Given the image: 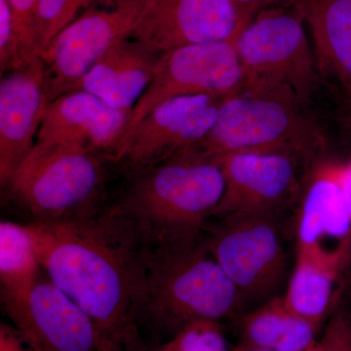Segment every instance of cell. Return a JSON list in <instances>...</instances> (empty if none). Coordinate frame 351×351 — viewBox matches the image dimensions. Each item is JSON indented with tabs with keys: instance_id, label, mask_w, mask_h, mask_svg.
I'll use <instances>...</instances> for the list:
<instances>
[{
	"instance_id": "cell-25",
	"label": "cell",
	"mask_w": 351,
	"mask_h": 351,
	"mask_svg": "<svg viewBox=\"0 0 351 351\" xmlns=\"http://www.w3.org/2000/svg\"><path fill=\"white\" fill-rule=\"evenodd\" d=\"M25 64L12 10L7 0H0V71L3 75Z\"/></svg>"
},
{
	"instance_id": "cell-21",
	"label": "cell",
	"mask_w": 351,
	"mask_h": 351,
	"mask_svg": "<svg viewBox=\"0 0 351 351\" xmlns=\"http://www.w3.org/2000/svg\"><path fill=\"white\" fill-rule=\"evenodd\" d=\"M43 274L27 225L0 223V281L2 300L25 294Z\"/></svg>"
},
{
	"instance_id": "cell-31",
	"label": "cell",
	"mask_w": 351,
	"mask_h": 351,
	"mask_svg": "<svg viewBox=\"0 0 351 351\" xmlns=\"http://www.w3.org/2000/svg\"><path fill=\"white\" fill-rule=\"evenodd\" d=\"M313 350V348H311ZM309 350V351H311ZM230 351H274L265 350V348H258V346H254L251 345H248V343H242V341H239V343H237V345H234L230 348Z\"/></svg>"
},
{
	"instance_id": "cell-1",
	"label": "cell",
	"mask_w": 351,
	"mask_h": 351,
	"mask_svg": "<svg viewBox=\"0 0 351 351\" xmlns=\"http://www.w3.org/2000/svg\"><path fill=\"white\" fill-rule=\"evenodd\" d=\"M44 274L90 316L101 339H137L136 307L149 243L114 207L27 223Z\"/></svg>"
},
{
	"instance_id": "cell-33",
	"label": "cell",
	"mask_w": 351,
	"mask_h": 351,
	"mask_svg": "<svg viewBox=\"0 0 351 351\" xmlns=\"http://www.w3.org/2000/svg\"><path fill=\"white\" fill-rule=\"evenodd\" d=\"M350 300H351V280H350Z\"/></svg>"
},
{
	"instance_id": "cell-23",
	"label": "cell",
	"mask_w": 351,
	"mask_h": 351,
	"mask_svg": "<svg viewBox=\"0 0 351 351\" xmlns=\"http://www.w3.org/2000/svg\"><path fill=\"white\" fill-rule=\"evenodd\" d=\"M161 351H230L221 322L199 320L159 346Z\"/></svg>"
},
{
	"instance_id": "cell-26",
	"label": "cell",
	"mask_w": 351,
	"mask_h": 351,
	"mask_svg": "<svg viewBox=\"0 0 351 351\" xmlns=\"http://www.w3.org/2000/svg\"><path fill=\"white\" fill-rule=\"evenodd\" d=\"M311 351H351V306L339 304Z\"/></svg>"
},
{
	"instance_id": "cell-24",
	"label": "cell",
	"mask_w": 351,
	"mask_h": 351,
	"mask_svg": "<svg viewBox=\"0 0 351 351\" xmlns=\"http://www.w3.org/2000/svg\"><path fill=\"white\" fill-rule=\"evenodd\" d=\"M12 10L21 50L25 62L29 64L38 58L36 44V9L38 0H7Z\"/></svg>"
},
{
	"instance_id": "cell-11",
	"label": "cell",
	"mask_w": 351,
	"mask_h": 351,
	"mask_svg": "<svg viewBox=\"0 0 351 351\" xmlns=\"http://www.w3.org/2000/svg\"><path fill=\"white\" fill-rule=\"evenodd\" d=\"M130 38L149 49L233 40L250 18L232 0H138Z\"/></svg>"
},
{
	"instance_id": "cell-8",
	"label": "cell",
	"mask_w": 351,
	"mask_h": 351,
	"mask_svg": "<svg viewBox=\"0 0 351 351\" xmlns=\"http://www.w3.org/2000/svg\"><path fill=\"white\" fill-rule=\"evenodd\" d=\"M138 13V0H98L55 36L40 56L49 103L75 90L112 46L130 38Z\"/></svg>"
},
{
	"instance_id": "cell-34",
	"label": "cell",
	"mask_w": 351,
	"mask_h": 351,
	"mask_svg": "<svg viewBox=\"0 0 351 351\" xmlns=\"http://www.w3.org/2000/svg\"><path fill=\"white\" fill-rule=\"evenodd\" d=\"M152 351H161V350H160V348H159V346H158V348H156V350H154Z\"/></svg>"
},
{
	"instance_id": "cell-20",
	"label": "cell",
	"mask_w": 351,
	"mask_h": 351,
	"mask_svg": "<svg viewBox=\"0 0 351 351\" xmlns=\"http://www.w3.org/2000/svg\"><path fill=\"white\" fill-rule=\"evenodd\" d=\"M240 341L274 351H309L320 328L291 311L283 297L269 300L245 314L239 325Z\"/></svg>"
},
{
	"instance_id": "cell-4",
	"label": "cell",
	"mask_w": 351,
	"mask_h": 351,
	"mask_svg": "<svg viewBox=\"0 0 351 351\" xmlns=\"http://www.w3.org/2000/svg\"><path fill=\"white\" fill-rule=\"evenodd\" d=\"M304 107L282 95L241 90L221 101L211 130L191 149L216 159L243 152L311 157L324 138Z\"/></svg>"
},
{
	"instance_id": "cell-17",
	"label": "cell",
	"mask_w": 351,
	"mask_h": 351,
	"mask_svg": "<svg viewBox=\"0 0 351 351\" xmlns=\"http://www.w3.org/2000/svg\"><path fill=\"white\" fill-rule=\"evenodd\" d=\"M161 54L130 38L121 39L92 66L75 90L132 112L149 87Z\"/></svg>"
},
{
	"instance_id": "cell-5",
	"label": "cell",
	"mask_w": 351,
	"mask_h": 351,
	"mask_svg": "<svg viewBox=\"0 0 351 351\" xmlns=\"http://www.w3.org/2000/svg\"><path fill=\"white\" fill-rule=\"evenodd\" d=\"M235 47L244 71L243 89L308 105L321 75L306 25L294 9H261L235 38Z\"/></svg>"
},
{
	"instance_id": "cell-18",
	"label": "cell",
	"mask_w": 351,
	"mask_h": 351,
	"mask_svg": "<svg viewBox=\"0 0 351 351\" xmlns=\"http://www.w3.org/2000/svg\"><path fill=\"white\" fill-rule=\"evenodd\" d=\"M297 248L328 247L351 237V218L339 180V163L322 162L307 179L298 214Z\"/></svg>"
},
{
	"instance_id": "cell-12",
	"label": "cell",
	"mask_w": 351,
	"mask_h": 351,
	"mask_svg": "<svg viewBox=\"0 0 351 351\" xmlns=\"http://www.w3.org/2000/svg\"><path fill=\"white\" fill-rule=\"evenodd\" d=\"M2 304L32 351L100 350L103 339L93 320L44 271L27 292Z\"/></svg>"
},
{
	"instance_id": "cell-22",
	"label": "cell",
	"mask_w": 351,
	"mask_h": 351,
	"mask_svg": "<svg viewBox=\"0 0 351 351\" xmlns=\"http://www.w3.org/2000/svg\"><path fill=\"white\" fill-rule=\"evenodd\" d=\"M97 1L98 0H38L36 44L39 57L62 29Z\"/></svg>"
},
{
	"instance_id": "cell-16",
	"label": "cell",
	"mask_w": 351,
	"mask_h": 351,
	"mask_svg": "<svg viewBox=\"0 0 351 351\" xmlns=\"http://www.w3.org/2000/svg\"><path fill=\"white\" fill-rule=\"evenodd\" d=\"M350 265L351 237L336 246L297 248L284 302L321 329L341 304V291Z\"/></svg>"
},
{
	"instance_id": "cell-7",
	"label": "cell",
	"mask_w": 351,
	"mask_h": 351,
	"mask_svg": "<svg viewBox=\"0 0 351 351\" xmlns=\"http://www.w3.org/2000/svg\"><path fill=\"white\" fill-rule=\"evenodd\" d=\"M244 83L235 39L191 44L166 51L159 57L149 87L132 110L123 140L163 101L195 95L226 98L243 90Z\"/></svg>"
},
{
	"instance_id": "cell-27",
	"label": "cell",
	"mask_w": 351,
	"mask_h": 351,
	"mask_svg": "<svg viewBox=\"0 0 351 351\" xmlns=\"http://www.w3.org/2000/svg\"><path fill=\"white\" fill-rule=\"evenodd\" d=\"M0 351H32L17 330L1 323L0 326Z\"/></svg>"
},
{
	"instance_id": "cell-9",
	"label": "cell",
	"mask_w": 351,
	"mask_h": 351,
	"mask_svg": "<svg viewBox=\"0 0 351 351\" xmlns=\"http://www.w3.org/2000/svg\"><path fill=\"white\" fill-rule=\"evenodd\" d=\"M206 244L244 304L274 294L286 271V254L274 217H225Z\"/></svg>"
},
{
	"instance_id": "cell-30",
	"label": "cell",
	"mask_w": 351,
	"mask_h": 351,
	"mask_svg": "<svg viewBox=\"0 0 351 351\" xmlns=\"http://www.w3.org/2000/svg\"><path fill=\"white\" fill-rule=\"evenodd\" d=\"M128 346L119 339H101L100 350L99 351H127Z\"/></svg>"
},
{
	"instance_id": "cell-35",
	"label": "cell",
	"mask_w": 351,
	"mask_h": 351,
	"mask_svg": "<svg viewBox=\"0 0 351 351\" xmlns=\"http://www.w3.org/2000/svg\"><path fill=\"white\" fill-rule=\"evenodd\" d=\"M351 127V126H350Z\"/></svg>"
},
{
	"instance_id": "cell-6",
	"label": "cell",
	"mask_w": 351,
	"mask_h": 351,
	"mask_svg": "<svg viewBox=\"0 0 351 351\" xmlns=\"http://www.w3.org/2000/svg\"><path fill=\"white\" fill-rule=\"evenodd\" d=\"M104 156L76 147L34 145L6 184L36 221L96 213L106 186Z\"/></svg>"
},
{
	"instance_id": "cell-2",
	"label": "cell",
	"mask_w": 351,
	"mask_h": 351,
	"mask_svg": "<svg viewBox=\"0 0 351 351\" xmlns=\"http://www.w3.org/2000/svg\"><path fill=\"white\" fill-rule=\"evenodd\" d=\"M239 291L199 239L149 245L135 326L147 324L170 338L199 320L221 322L243 306Z\"/></svg>"
},
{
	"instance_id": "cell-14",
	"label": "cell",
	"mask_w": 351,
	"mask_h": 351,
	"mask_svg": "<svg viewBox=\"0 0 351 351\" xmlns=\"http://www.w3.org/2000/svg\"><path fill=\"white\" fill-rule=\"evenodd\" d=\"M131 113L110 107L93 94L73 90L50 101L36 143L76 147L113 161Z\"/></svg>"
},
{
	"instance_id": "cell-13",
	"label": "cell",
	"mask_w": 351,
	"mask_h": 351,
	"mask_svg": "<svg viewBox=\"0 0 351 351\" xmlns=\"http://www.w3.org/2000/svg\"><path fill=\"white\" fill-rule=\"evenodd\" d=\"M302 157L243 152L219 158L225 193L214 216H272L299 193Z\"/></svg>"
},
{
	"instance_id": "cell-28",
	"label": "cell",
	"mask_w": 351,
	"mask_h": 351,
	"mask_svg": "<svg viewBox=\"0 0 351 351\" xmlns=\"http://www.w3.org/2000/svg\"><path fill=\"white\" fill-rule=\"evenodd\" d=\"M339 180L351 218V160L339 163Z\"/></svg>"
},
{
	"instance_id": "cell-19",
	"label": "cell",
	"mask_w": 351,
	"mask_h": 351,
	"mask_svg": "<svg viewBox=\"0 0 351 351\" xmlns=\"http://www.w3.org/2000/svg\"><path fill=\"white\" fill-rule=\"evenodd\" d=\"M308 27L320 75L351 100V0H290Z\"/></svg>"
},
{
	"instance_id": "cell-32",
	"label": "cell",
	"mask_w": 351,
	"mask_h": 351,
	"mask_svg": "<svg viewBox=\"0 0 351 351\" xmlns=\"http://www.w3.org/2000/svg\"><path fill=\"white\" fill-rule=\"evenodd\" d=\"M348 124H350V126H351V100H350V119H348Z\"/></svg>"
},
{
	"instance_id": "cell-15",
	"label": "cell",
	"mask_w": 351,
	"mask_h": 351,
	"mask_svg": "<svg viewBox=\"0 0 351 351\" xmlns=\"http://www.w3.org/2000/svg\"><path fill=\"white\" fill-rule=\"evenodd\" d=\"M45 75L40 57L1 75L0 181L6 186L36 143L46 108Z\"/></svg>"
},
{
	"instance_id": "cell-10",
	"label": "cell",
	"mask_w": 351,
	"mask_h": 351,
	"mask_svg": "<svg viewBox=\"0 0 351 351\" xmlns=\"http://www.w3.org/2000/svg\"><path fill=\"white\" fill-rule=\"evenodd\" d=\"M223 99L195 95L163 101L122 141L113 162L135 176L193 149L213 127Z\"/></svg>"
},
{
	"instance_id": "cell-3",
	"label": "cell",
	"mask_w": 351,
	"mask_h": 351,
	"mask_svg": "<svg viewBox=\"0 0 351 351\" xmlns=\"http://www.w3.org/2000/svg\"><path fill=\"white\" fill-rule=\"evenodd\" d=\"M225 193L219 159L189 149L133 176L115 209L149 245L199 239Z\"/></svg>"
},
{
	"instance_id": "cell-29",
	"label": "cell",
	"mask_w": 351,
	"mask_h": 351,
	"mask_svg": "<svg viewBox=\"0 0 351 351\" xmlns=\"http://www.w3.org/2000/svg\"><path fill=\"white\" fill-rule=\"evenodd\" d=\"M232 1L247 17L252 19L261 10L263 5L269 0H232Z\"/></svg>"
}]
</instances>
